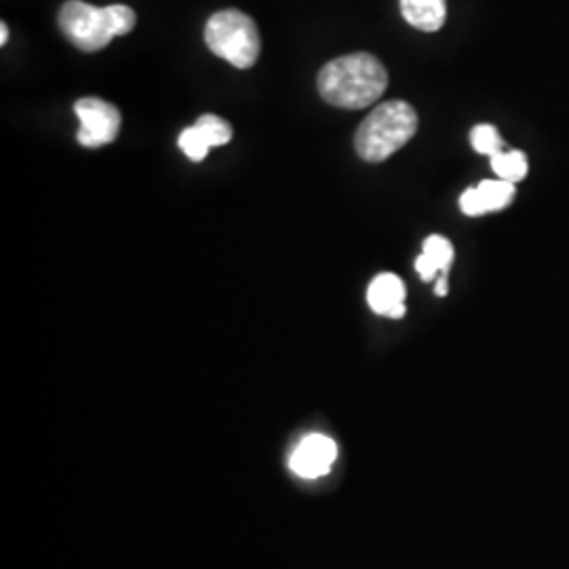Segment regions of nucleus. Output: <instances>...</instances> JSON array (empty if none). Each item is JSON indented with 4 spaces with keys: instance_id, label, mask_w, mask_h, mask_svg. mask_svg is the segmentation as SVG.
<instances>
[{
    "instance_id": "nucleus-1",
    "label": "nucleus",
    "mask_w": 569,
    "mask_h": 569,
    "mask_svg": "<svg viewBox=\"0 0 569 569\" xmlns=\"http://www.w3.org/2000/svg\"><path fill=\"white\" fill-rule=\"evenodd\" d=\"M317 87L327 103L345 110H363L387 91L388 72L376 56L350 53L326 63Z\"/></svg>"
},
{
    "instance_id": "nucleus-2",
    "label": "nucleus",
    "mask_w": 569,
    "mask_h": 569,
    "mask_svg": "<svg viewBox=\"0 0 569 569\" xmlns=\"http://www.w3.org/2000/svg\"><path fill=\"white\" fill-rule=\"evenodd\" d=\"M418 131V114L411 103L392 100L380 103L359 124L355 136L357 154L367 163H382L401 150Z\"/></svg>"
},
{
    "instance_id": "nucleus-3",
    "label": "nucleus",
    "mask_w": 569,
    "mask_h": 569,
    "mask_svg": "<svg viewBox=\"0 0 569 569\" xmlns=\"http://www.w3.org/2000/svg\"><path fill=\"white\" fill-rule=\"evenodd\" d=\"M204 42L211 53L239 70L251 68L262 51L256 21L239 9H224L211 16L204 26Z\"/></svg>"
},
{
    "instance_id": "nucleus-4",
    "label": "nucleus",
    "mask_w": 569,
    "mask_h": 569,
    "mask_svg": "<svg viewBox=\"0 0 569 569\" xmlns=\"http://www.w3.org/2000/svg\"><path fill=\"white\" fill-rule=\"evenodd\" d=\"M58 23L61 34L84 53L102 51L114 39L103 7L82 0H68L58 13Z\"/></svg>"
},
{
    "instance_id": "nucleus-5",
    "label": "nucleus",
    "mask_w": 569,
    "mask_h": 569,
    "mask_svg": "<svg viewBox=\"0 0 569 569\" xmlns=\"http://www.w3.org/2000/svg\"><path fill=\"white\" fill-rule=\"evenodd\" d=\"M74 112L81 121L79 142L84 148H100L112 143L121 133V112L117 106L98 98H82L74 103Z\"/></svg>"
},
{
    "instance_id": "nucleus-6",
    "label": "nucleus",
    "mask_w": 569,
    "mask_h": 569,
    "mask_svg": "<svg viewBox=\"0 0 569 569\" xmlns=\"http://www.w3.org/2000/svg\"><path fill=\"white\" fill-rule=\"evenodd\" d=\"M338 458L336 441L326 435H308L291 456V470L302 479L327 475Z\"/></svg>"
},
{
    "instance_id": "nucleus-7",
    "label": "nucleus",
    "mask_w": 569,
    "mask_h": 569,
    "mask_svg": "<svg viewBox=\"0 0 569 569\" xmlns=\"http://www.w3.org/2000/svg\"><path fill=\"white\" fill-rule=\"evenodd\" d=\"M406 283L397 274L385 272V274H378L369 284L367 305L380 317L403 319L406 317Z\"/></svg>"
},
{
    "instance_id": "nucleus-8",
    "label": "nucleus",
    "mask_w": 569,
    "mask_h": 569,
    "mask_svg": "<svg viewBox=\"0 0 569 569\" xmlns=\"http://www.w3.org/2000/svg\"><path fill=\"white\" fill-rule=\"evenodd\" d=\"M401 13L409 26L422 32H437L448 18V0H401Z\"/></svg>"
},
{
    "instance_id": "nucleus-9",
    "label": "nucleus",
    "mask_w": 569,
    "mask_h": 569,
    "mask_svg": "<svg viewBox=\"0 0 569 569\" xmlns=\"http://www.w3.org/2000/svg\"><path fill=\"white\" fill-rule=\"evenodd\" d=\"M491 169L505 182H521L528 176V157L521 150L500 152L491 157Z\"/></svg>"
},
{
    "instance_id": "nucleus-10",
    "label": "nucleus",
    "mask_w": 569,
    "mask_h": 569,
    "mask_svg": "<svg viewBox=\"0 0 569 569\" xmlns=\"http://www.w3.org/2000/svg\"><path fill=\"white\" fill-rule=\"evenodd\" d=\"M477 192L481 197V203L486 213L489 211H500L509 207L515 199V183L505 182V180H486L477 186Z\"/></svg>"
},
{
    "instance_id": "nucleus-11",
    "label": "nucleus",
    "mask_w": 569,
    "mask_h": 569,
    "mask_svg": "<svg viewBox=\"0 0 569 569\" xmlns=\"http://www.w3.org/2000/svg\"><path fill=\"white\" fill-rule=\"evenodd\" d=\"M470 143H472L475 152L486 154V157H496L505 148V142H502V138H500V133L493 124H477L470 131Z\"/></svg>"
},
{
    "instance_id": "nucleus-12",
    "label": "nucleus",
    "mask_w": 569,
    "mask_h": 569,
    "mask_svg": "<svg viewBox=\"0 0 569 569\" xmlns=\"http://www.w3.org/2000/svg\"><path fill=\"white\" fill-rule=\"evenodd\" d=\"M194 127L201 131L207 143L213 146H224L232 140V127L230 122L216 117V114H204L199 121L194 122Z\"/></svg>"
},
{
    "instance_id": "nucleus-13",
    "label": "nucleus",
    "mask_w": 569,
    "mask_h": 569,
    "mask_svg": "<svg viewBox=\"0 0 569 569\" xmlns=\"http://www.w3.org/2000/svg\"><path fill=\"white\" fill-rule=\"evenodd\" d=\"M422 253L427 256L430 262H435L441 274H448L451 262H453V247L446 237H441V234L428 237Z\"/></svg>"
},
{
    "instance_id": "nucleus-14",
    "label": "nucleus",
    "mask_w": 569,
    "mask_h": 569,
    "mask_svg": "<svg viewBox=\"0 0 569 569\" xmlns=\"http://www.w3.org/2000/svg\"><path fill=\"white\" fill-rule=\"evenodd\" d=\"M103 11H106V20H108L114 39L129 34L138 23L136 11L127 4H110V7H103Z\"/></svg>"
},
{
    "instance_id": "nucleus-15",
    "label": "nucleus",
    "mask_w": 569,
    "mask_h": 569,
    "mask_svg": "<svg viewBox=\"0 0 569 569\" xmlns=\"http://www.w3.org/2000/svg\"><path fill=\"white\" fill-rule=\"evenodd\" d=\"M178 143H180L183 154H186L190 161H194V163H201L204 157H207L209 148H211L203 136H201V131H199L194 124L188 127V129H183L182 136H180V142Z\"/></svg>"
},
{
    "instance_id": "nucleus-16",
    "label": "nucleus",
    "mask_w": 569,
    "mask_h": 569,
    "mask_svg": "<svg viewBox=\"0 0 569 569\" xmlns=\"http://www.w3.org/2000/svg\"><path fill=\"white\" fill-rule=\"evenodd\" d=\"M460 209H462V213L468 216V218H477V216H483V213H486L483 203H481V197H479V192H477V186L465 190V194L460 197Z\"/></svg>"
},
{
    "instance_id": "nucleus-17",
    "label": "nucleus",
    "mask_w": 569,
    "mask_h": 569,
    "mask_svg": "<svg viewBox=\"0 0 569 569\" xmlns=\"http://www.w3.org/2000/svg\"><path fill=\"white\" fill-rule=\"evenodd\" d=\"M416 270L422 277V281H432L439 274V268L435 266V262H430L425 253L416 260Z\"/></svg>"
},
{
    "instance_id": "nucleus-18",
    "label": "nucleus",
    "mask_w": 569,
    "mask_h": 569,
    "mask_svg": "<svg viewBox=\"0 0 569 569\" xmlns=\"http://www.w3.org/2000/svg\"><path fill=\"white\" fill-rule=\"evenodd\" d=\"M448 274H441V277L437 279V284H435V291H437L439 298H443V296H448Z\"/></svg>"
},
{
    "instance_id": "nucleus-19",
    "label": "nucleus",
    "mask_w": 569,
    "mask_h": 569,
    "mask_svg": "<svg viewBox=\"0 0 569 569\" xmlns=\"http://www.w3.org/2000/svg\"><path fill=\"white\" fill-rule=\"evenodd\" d=\"M7 41H9V26L2 21L0 23V44H7Z\"/></svg>"
}]
</instances>
